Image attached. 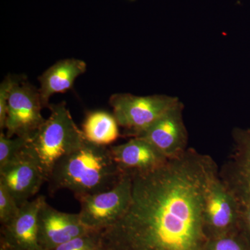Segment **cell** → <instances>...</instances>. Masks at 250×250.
<instances>
[{"instance_id": "30bf717a", "label": "cell", "mask_w": 250, "mask_h": 250, "mask_svg": "<svg viewBox=\"0 0 250 250\" xmlns=\"http://www.w3.org/2000/svg\"><path fill=\"white\" fill-rule=\"evenodd\" d=\"M47 182L35 159L25 149L4 167H0V183L4 184L20 207L29 201Z\"/></svg>"}, {"instance_id": "d6986e66", "label": "cell", "mask_w": 250, "mask_h": 250, "mask_svg": "<svg viewBox=\"0 0 250 250\" xmlns=\"http://www.w3.org/2000/svg\"><path fill=\"white\" fill-rule=\"evenodd\" d=\"M21 207L4 184L0 183V222L6 225L19 213Z\"/></svg>"}, {"instance_id": "9a60e30c", "label": "cell", "mask_w": 250, "mask_h": 250, "mask_svg": "<svg viewBox=\"0 0 250 250\" xmlns=\"http://www.w3.org/2000/svg\"><path fill=\"white\" fill-rule=\"evenodd\" d=\"M119 126L113 114L104 111H93L86 113L82 131L88 142L107 147L121 136Z\"/></svg>"}, {"instance_id": "9c48e42d", "label": "cell", "mask_w": 250, "mask_h": 250, "mask_svg": "<svg viewBox=\"0 0 250 250\" xmlns=\"http://www.w3.org/2000/svg\"><path fill=\"white\" fill-rule=\"evenodd\" d=\"M39 242L41 250H52L77 238L98 230L82 223L79 213L59 211L44 200L38 217Z\"/></svg>"}, {"instance_id": "6da1fadb", "label": "cell", "mask_w": 250, "mask_h": 250, "mask_svg": "<svg viewBox=\"0 0 250 250\" xmlns=\"http://www.w3.org/2000/svg\"><path fill=\"white\" fill-rule=\"evenodd\" d=\"M218 174L210 156L188 148L159 168L133 176L129 208L102 231L104 250H205L206 197Z\"/></svg>"}, {"instance_id": "52a82bcc", "label": "cell", "mask_w": 250, "mask_h": 250, "mask_svg": "<svg viewBox=\"0 0 250 250\" xmlns=\"http://www.w3.org/2000/svg\"><path fill=\"white\" fill-rule=\"evenodd\" d=\"M204 223L208 238L228 234L241 229V206L234 192L220 178L212 181L207 192Z\"/></svg>"}, {"instance_id": "ba28073f", "label": "cell", "mask_w": 250, "mask_h": 250, "mask_svg": "<svg viewBox=\"0 0 250 250\" xmlns=\"http://www.w3.org/2000/svg\"><path fill=\"white\" fill-rule=\"evenodd\" d=\"M184 108V104L179 100L138 138L150 143L167 159L182 155L188 149V140Z\"/></svg>"}, {"instance_id": "5bb4252c", "label": "cell", "mask_w": 250, "mask_h": 250, "mask_svg": "<svg viewBox=\"0 0 250 250\" xmlns=\"http://www.w3.org/2000/svg\"><path fill=\"white\" fill-rule=\"evenodd\" d=\"M86 68L83 61L66 59L59 61L46 70L39 78V90L43 108L48 107L49 98L54 94L71 89L77 77L84 73Z\"/></svg>"}, {"instance_id": "4fadbf2b", "label": "cell", "mask_w": 250, "mask_h": 250, "mask_svg": "<svg viewBox=\"0 0 250 250\" xmlns=\"http://www.w3.org/2000/svg\"><path fill=\"white\" fill-rule=\"evenodd\" d=\"M233 137V154L220 177L240 199L250 195V128H237Z\"/></svg>"}, {"instance_id": "8fae6325", "label": "cell", "mask_w": 250, "mask_h": 250, "mask_svg": "<svg viewBox=\"0 0 250 250\" xmlns=\"http://www.w3.org/2000/svg\"><path fill=\"white\" fill-rule=\"evenodd\" d=\"M45 200L41 195L26 202L13 220L1 225V247L8 250H42L39 242L38 217Z\"/></svg>"}, {"instance_id": "7a4b0ae2", "label": "cell", "mask_w": 250, "mask_h": 250, "mask_svg": "<svg viewBox=\"0 0 250 250\" xmlns=\"http://www.w3.org/2000/svg\"><path fill=\"white\" fill-rule=\"evenodd\" d=\"M123 176L109 147L85 141L77 150L57 161L47 183L51 194L67 189L76 197L110 190Z\"/></svg>"}, {"instance_id": "7c38bea8", "label": "cell", "mask_w": 250, "mask_h": 250, "mask_svg": "<svg viewBox=\"0 0 250 250\" xmlns=\"http://www.w3.org/2000/svg\"><path fill=\"white\" fill-rule=\"evenodd\" d=\"M109 149L122 173L131 177L156 170L168 160L141 138H131L127 142L111 146Z\"/></svg>"}, {"instance_id": "277c9868", "label": "cell", "mask_w": 250, "mask_h": 250, "mask_svg": "<svg viewBox=\"0 0 250 250\" xmlns=\"http://www.w3.org/2000/svg\"><path fill=\"white\" fill-rule=\"evenodd\" d=\"M177 97L166 95L137 96L130 93L113 94L109 99L113 114L125 136L138 137L167 110L178 103Z\"/></svg>"}, {"instance_id": "8992f818", "label": "cell", "mask_w": 250, "mask_h": 250, "mask_svg": "<svg viewBox=\"0 0 250 250\" xmlns=\"http://www.w3.org/2000/svg\"><path fill=\"white\" fill-rule=\"evenodd\" d=\"M42 106L39 90L18 77L8 100L6 136L29 139L45 121L41 114Z\"/></svg>"}, {"instance_id": "e0dca14e", "label": "cell", "mask_w": 250, "mask_h": 250, "mask_svg": "<svg viewBox=\"0 0 250 250\" xmlns=\"http://www.w3.org/2000/svg\"><path fill=\"white\" fill-rule=\"evenodd\" d=\"M28 140L16 136L9 138L1 131L0 134V167H4L19 155L27 147Z\"/></svg>"}, {"instance_id": "7402d4cb", "label": "cell", "mask_w": 250, "mask_h": 250, "mask_svg": "<svg viewBox=\"0 0 250 250\" xmlns=\"http://www.w3.org/2000/svg\"><path fill=\"white\" fill-rule=\"evenodd\" d=\"M1 250H8L6 249V248H3V247H1Z\"/></svg>"}, {"instance_id": "44dd1931", "label": "cell", "mask_w": 250, "mask_h": 250, "mask_svg": "<svg viewBox=\"0 0 250 250\" xmlns=\"http://www.w3.org/2000/svg\"><path fill=\"white\" fill-rule=\"evenodd\" d=\"M238 200L241 206V228L250 240V195Z\"/></svg>"}, {"instance_id": "2e32d148", "label": "cell", "mask_w": 250, "mask_h": 250, "mask_svg": "<svg viewBox=\"0 0 250 250\" xmlns=\"http://www.w3.org/2000/svg\"><path fill=\"white\" fill-rule=\"evenodd\" d=\"M205 250H250V240L243 229L208 238Z\"/></svg>"}, {"instance_id": "ac0fdd59", "label": "cell", "mask_w": 250, "mask_h": 250, "mask_svg": "<svg viewBox=\"0 0 250 250\" xmlns=\"http://www.w3.org/2000/svg\"><path fill=\"white\" fill-rule=\"evenodd\" d=\"M52 250H104L102 231L77 237Z\"/></svg>"}, {"instance_id": "5b68a950", "label": "cell", "mask_w": 250, "mask_h": 250, "mask_svg": "<svg viewBox=\"0 0 250 250\" xmlns=\"http://www.w3.org/2000/svg\"><path fill=\"white\" fill-rule=\"evenodd\" d=\"M132 177L123 174L121 180L110 190L76 197L80 203L82 223L98 231L116 223L129 208L131 200Z\"/></svg>"}, {"instance_id": "ffe728a7", "label": "cell", "mask_w": 250, "mask_h": 250, "mask_svg": "<svg viewBox=\"0 0 250 250\" xmlns=\"http://www.w3.org/2000/svg\"><path fill=\"white\" fill-rule=\"evenodd\" d=\"M18 77L8 75L0 84V129H5L6 117H7L8 100L13 85Z\"/></svg>"}, {"instance_id": "3957f363", "label": "cell", "mask_w": 250, "mask_h": 250, "mask_svg": "<svg viewBox=\"0 0 250 250\" xmlns=\"http://www.w3.org/2000/svg\"><path fill=\"white\" fill-rule=\"evenodd\" d=\"M50 116L28 140L26 150L40 166L48 180L59 159L77 150L86 140L65 102L49 104Z\"/></svg>"}]
</instances>
